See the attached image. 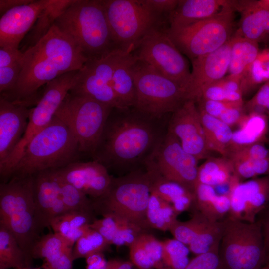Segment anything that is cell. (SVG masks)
Returning <instances> with one entry per match:
<instances>
[{
    "mask_svg": "<svg viewBox=\"0 0 269 269\" xmlns=\"http://www.w3.org/2000/svg\"><path fill=\"white\" fill-rule=\"evenodd\" d=\"M167 116L154 117L134 107L113 108L91 156L108 170L125 174L144 166L167 132Z\"/></svg>",
    "mask_w": 269,
    "mask_h": 269,
    "instance_id": "1",
    "label": "cell"
},
{
    "mask_svg": "<svg viewBox=\"0 0 269 269\" xmlns=\"http://www.w3.org/2000/svg\"><path fill=\"white\" fill-rule=\"evenodd\" d=\"M87 60L81 49L54 25L23 53L16 85L8 96L3 97L28 107L35 105L42 95V87L64 74L79 70Z\"/></svg>",
    "mask_w": 269,
    "mask_h": 269,
    "instance_id": "2",
    "label": "cell"
},
{
    "mask_svg": "<svg viewBox=\"0 0 269 269\" xmlns=\"http://www.w3.org/2000/svg\"><path fill=\"white\" fill-rule=\"evenodd\" d=\"M80 153L72 132L55 116L30 141L9 179L33 176L41 171L64 167L77 161Z\"/></svg>",
    "mask_w": 269,
    "mask_h": 269,
    "instance_id": "3",
    "label": "cell"
},
{
    "mask_svg": "<svg viewBox=\"0 0 269 269\" xmlns=\"http://www.w3.org/2000/svg\"><path fill=\"white\" fill-rule=\"evenodd\" d=\"M54 25L88 59L118 49L114 41L102 0H74Z\"/></svg>",
    "mask_w": 269,
    "mask_h": 269,
    "instance_id": "4",
    "label": "cell"
},
{
    "mask_svg": "<svg viewBox=\"0 0 269 269\" xmlns=\"http://www.w3.org/2000/svg\"><path fill=\"white\" fill-rule=\"evenodd\" d=\"M153 180V172L145 166L118 177L112 176L106 192L91 199L94 212L102 216H119L145 230L149 228L147 210Z\"/></svg>",
    "mask_w": 269,
    "mask_h": 269,
    "instance_id": "5",
    "label": "cell"
},
{
    "mask_svg": "<svg viewBox=\"0 0 269 269\" xmlns=\"http://www.w3.org/2000/svg\"><path fill=\"white\" fill-rule=\"evenodd\" d=\"M0 225L13 234L23 251L28 267L40 238L35 222L33 176L11 177L0 184Z\"/></svg>",
    "mask_w": 269,
    "mask_h": 269,
    "instance_id": "6",
    "label": "cell"
},
{
    "mask_svg": "<svg viewBox=\"0 0 269 269\" xmlns=\"http://www.w3.org/2000/svg\"><path fill=\"white\" fill-rule=\"evenodd\" d=\"M112 37L118 49L131 53L163 19L143 0H102Z\"/></svg>",
    "mask_w": 269,
    "mask_h": 269,
    "instance_id": "7",
    "label": "cell"
},
{
    "mask_svg": "<svg viewBox=\"0 0 269 269\" xmlns=\"http://www.w3.org/2000/svg\"><path fill=\"white\" fill-rule=\"evenodd\" d=\"M132 73L136 92L133 107L143 113L162 118L188 100L182 87L135 57Z\"/></svg>",
    "mask_w": 269,
    "mask_h": 269,
    "instance_id": "8",
    "label": "cell"
},
{
    "mask_svg": "<svg viewBox=\"0 0 269 269\" xmlns=\"http://www.w3.org/2000/svg\"><path fill=\"white\" fill-rule=\"evenodd\" d=\"M113 108L90 97L69 91L55 116L71 130L80 152L91 156Z\"/></svg>",
    "mask_w": 269,
    "mask_h": 269,
    "instance_id": "9",
    "label": "cell"
},
{
    "mask_svg": "<svg viewBox=\"0 0 269 269\" xmlns=\"http://www.w3.org/2000/svg\"><path fill=\"white\" fill-rule=\"evenodd\" d=\"M219 249L223 269H258L267 261L259 223L226 217Z\"/></svg>",
    "mask_w": 269,
    "mask_h": 269,
    "instance_id": "10",
    "label": "cell"
},
{
    "mask_svg": "<svg viewBox=\"0 0 269 269\" xmlns=\"http://www.w3.org/2000/svg\"><path fill=\"white\" fill-rule=\"evenodd\" d=\"M235 12L228 10L183 27H168L166 31L178 50L191 61L215 51L231 39Z\"/></svg>",
    "mask_w": 269,
    "mask_h": 269,
    "instance_id": "11",
    "label": "cell"
},
{
    "mask_svg": "<svg viewBox=\"0 0 269 269\" xmlns=\"http://www.w3.org/2000/svg\"><path fill=\"white\" fill-rule=\"evenodd\" d=\"M78 71L64 74L43 88L41 97L35 106L30 108L28 124L22 138L6 161L0 166V177L3 181L9 179L30 141L54 117L65 97L76 84Z\"/></svg>",
    "mask_w": 269,
    "mask_h": 269,
    "instance_id": "12",
    "label": "cell"
},
{
    "mask_svg": "<svg viewBox=\"0 0 269 269\" xmlns=\"http://www.w3.org/2000/svg\"><path fill=\"white\" fill-rule=\"evenodd\" d=\"M167 28L162 25L152 29L132 53L186 92L191 76L189 63L168 36Z\"/></svg>",
    "mask_w": 269,
    "mask_h": 269,
    "instance_id": "13",
    "label": "cell"
},
{
    "mask_svg": "<svg viewBox=\"0 0 269 269\" xmlns=\"http://www.w3.org/2000/svg\"><path fill=\"white\" fill-rule=\"evenodd\" d=\"M198 162L183 149L178 138L167 129L144 166L194 194L198 184Z\"/></svg>",
    "mask_w": 269,
    "mask_h": 269,
    "instance_id": "14",
    "label": "cell"
},
{
    "mask_svg": "<svg viewBox=\"0 0 269 269\" xmlns=\"http://www.w3.org/2000/svg\"><path fill=\"white\" fill-rule=\"evenodd\" d=\"M123 52L116 49L105 56L88 59L79 70L76 83L70 91L90 97L112 108H121L113 88L112 76Z\"/></svg>",
    "mask_w": 269,
    "mask_h": 269,
    "instance_id": "15",
    "label": "cell"
},
{
    "mask_svg": "<svg viewBox=\"0 0 269 269\" xmlns=\"http://www.w3.org/2000/svg\"><path fill=\"white\" fill-rule=\"evenodd\" d=\"M228 185L230 208L226 217L255 222L259 213L269 203V175L245 182L239 181L234 176Z\"/></svg>",
    "mask_w": 269,
    "mask_h": 269,
    "instance_id": "16",
    "label": "cell"
},
{
    "mask_svg": "<svg viewBox=\"0 0 269 269\" xmlns=\"http://www.w3.org/2000/svg\"><path fill=\"white\" fill-rule=\"evenodd\" d=\"M193 100H188L172 113L168 131L179 140L183 149L198 161L208 157L199 110Z\"/></svg>",
    "mask_w": 269,
    "mask_h": 269,
    "instance_id": "17",
    "label": "cell"
},
{
    "mask_svg": "<svg viewBox=\"0 0 269 269\" xmlns=\"http://www.w3.org/2000/svg\"><path fill=\"white\" fill-rule=\"evenodd\" d=\"M231 38L215 51L191 60L192 68L186 89L188 100L199 102L207 87L224 77L229 70Z\"/></svg>",
    "mask_w": 269,
    "mask_h": 269,
    "instance_id": "18",
    "label": "cell"
},
{
    "mask_svg": "<svg viewBox=\"0 0 269 269\" xmlns=\"http://www.w3.org/2000/svg\"><path fill=\"white\" fill-rule=\"evenodd\" d=\"M53 170L91 199L103 195L109 188L112 178L105 166L94 160L77 161Z\"/></svg>",
    "mask_w": 269,
    "mask_h": 269,
    "instance_id": "19",
    "label": "cell"
},
{
    "mask_svg": "<svg viewBox=\"0 0 269 269\" xmlns=\"http://www.w3.org/2000/svg\"><path fill=\"white\" fill-rule=\"evenodd\" d=\"M33 188L35 222L40 234L45 228L50 226L54 218L67 211L52 170L33 175Z\"/></svg>",
    "mask_w": 269,
    "mask_h": 269,
    "instance_id": "20",
    "label": "cell"
},
{
    "mask_svg": "<svg viewBox=\"0 0 269 269\" xmlns=\"http://www.w3.org/2000/svg\"><path fill=\"white\" fill-rule=\"evenodd\" d=\"M30 108L0 96V166L22 138L28 124Z\"/></svg>",
    "mask_w": 269,
    "mask_h": 269,
    "instance_id": "21",
    "label": "cell"
},
{
    "mask_svg": "<svg viewBox=\"0 0 269 269\" xmlns=\"http://www.w3.org/2000/svg\"><path fill=\"white\" fill-rule=\"evenodd\" d=\"M51 0H35L4 13L0 19V48L19 49L20 45Z\"/></svg>",
    "mask_w": 269,
    "mask_h": 269,
    "instance_id": "22",
    "label": "cell"
},
{
    "mask_svg": "<svg viewBox=\"0 0 269 269\" xmlns=\"http://www.w3.org/2000/svg\"><path fill=\"white\" fill-rule=\"evenodd\" d=\"M236 4L232 0H179L169 18V27H183L228 10L236 11Z\"/></svg>",
    "mask_w": 269,
    "mask_h": 269,
    "instance_id": "23",
    "label": "cell"
},
{
    "mask_svg": "<svg viewBox=\"0 0 269 269\" xmlns=\"http://www.w3.org/2000/svg\"><path fill=\"white\" fill-rule=\"evenodd\" d=\"M236 11L241 13L237 33L257 43H269V10L256 6L252 0H237Z\"/></svg>",
    "mask_w": 269,
    "mask_h": 269,
    "instance_id": "24",
    "label": "cell"
},
{
    "mask_svg": "<svg viewBox=\"0 0 269 269\" xmlns=\"http://www.w3.org/2000/svg\"><path fill=\"white\" fill-rule=\"evenodd\" d=\"M95 219L90 225L110 244L130 246L144 229L125 219L107 215Z\"/></svg>",
    "mask_w": 269,
    "mask_h": 269,
    "instance_id": "25",
    "label": "cell"
},
{
    "mask_svg": "<svg viewBox=\"0 0 269 269\" xmlns=\"http://www.w3.org/2000/svg\"><path fill=\"white\" fill-rule=\"evenodd\" d=\"M134 60L133 53L124 51L117 59L113 70L112 86L121 108L134 105L136 92L132 73Z\"/></svg>",
    "mask_w": 269,
    "mask_h": 269,
    "instance_id": "26",
    "label": "cell"
},
{
    "mask_svg": "<svg viewBox=\"0 0 269 269\" xmlns=\"http://www.w3.org/2000/svg\"><path fill=\"white\" fill-rule=\"evenodd\" d=\"M268 116L262 114L246 113L238 124L240 128L233 133L228 151L251 144L264 143L268 131Z\"/></svg>",
    "mask_w": 269,
    "mask_h": 269,
    "instance_id": "27",
    "label": "cell"
},
{
    "mask_svg": "<svg viewBox=\"0 0 269 269\" xmlns=\"http://www.w3.org/2000/svg\"><path fill=\"white\" fill-rule=\"evenodd\" d=\"M74 0H51L40 13L34 24L21 42L19 50L24 53L44 37L54 25L57 19Z\"/></svg>",
    "mask_w": 269,
    "mask_h": 269,
    "instance_id": "28",
    "label": "cell"
},
{
    "mask_svg": "<svg viewBox=\"0 0 269 269\" xmlns=\"http://www.w3.org/2000/svg\"><path fill=\"white\" fill-rule=\"evenodd\" d=\"M193 206L210 221H221L230 208L228 193L218 194L214 187L198 183L195 191Z\"/></svg>",
    "mask_w": 269,
    "mask_h": 269,
    "instance_id": "29",
    "label": "cell"
},
{
    "mask_svg": "<svg viewBox=\"0 0 269 269\" xmlns=\"http://www.w3.org/2000/svg\"><path fill=\"white\" fill-rule=\"evenodd\" d=\"M198 108L208 150L225 157L233 136L231 127L210 115L201 107L198 106Z\"/></svg>",
    "mask_w": 269,
    "mask_h": 269,
    "instance_id": "30",
    "label": "cell"
},
{
    "mask_svg": "<svg viewBox=\"0 0 269 269\" xmlns=\"http://www.w3.org/2000/svg\"><path fill=\"white\" fill-rule=\"evenodd\" d=\"M95 219L94 213L68 211L54 218L50 226L54 233L63 237L74 246Z\"/></svg>",
    "mask_w": 269,
    "mask_h": 269,
    "instance_id": "31",
    "label": "cell"
},
{
    "mask_svg": "<svg viewBox=\"0 0 269 269\" xmlns=\"http://www.w3.org/2000/svg\"><path fill=\"white\" fill-rule=\"evenodd\" d=\"M150 170L154 174L151 191L170 204L178 215L193 206L195 198L193 193L181 185L167 180L154 171Z\"/></svg>",
    "mask_w": 269,
    "mask_h": 269,
    "instance_id": "32",
    "label": "cell"
},
{
    "mask_svg": "<svg viewBox=\"0 0 269 269\" xmlns=\"http://www.w3.org/2000/svg\"><path fill=\"white\" fill-rule=\"evenodd\" d=\"M229 75L242 78L260 52L258 43L245 38L236 32L231 38Z\"/></svg>",
    "mask_w": 269,
    "mask_h": 269,
    "instance_id": "33",
    "label": "cell"
},
{
    "mask_svg": "<svg viewBox=\"0 0 269 269\" xmlns=\"http://www.w3.org/2000/svg\"><path fill=\"white\" fill-rule=\"evenodd\" d=\"M233 176L232 163L222 156L208 158L198 168V183L214 187L229 185Z\"/></svg>",
    "mask_w": 269,
    "mask_h": 269,
    "instance_id": "34",
    "label": "cell"
},
{
    "mask_svg": "<svg viewBox=\"0 0 269 269\" xmlns=\"http://www.w3.org/2000/svg\"><path fill=\"white\" fill-rule=\"evenodd\" d=\"M178 215L170 204L151 191L146 216L149 228L169 231L178 220Z\"/></svg>",
    "mask_w": 269,
    "mask_h": 269,
    "instance_id": "35",
    "label": "cell"
},
{
    "mask_svg": "<svg viewBox=\"0 0 269 269\" xmlns=\"http://www.w3.org/2000/svg\"><path fill=\"white\" fill-rule=\"evenodd\" d=\"M28 267L25 254L13 234L0 225V268Z\"/></svg>",
    "mask_w": 269,
    "mask_h": 269,
    "instance_id": "36",
    "label": "cell"
},
{
    "mask_svg": "<svg viewBox=\"0 0 269 269\" xmlns=\"http://www.w3.org/2000/svg\"><path fill=\"white\" fill-rule=\"evenodd\" d=\"M212 222L213 221L195 210L190 219L182 222L177 220L169 231L174 239L188 246L203 233Z\"/></svg>",
    "mask_w": 269,
    "mask_h": 269,
    "instance_id": "37",
    "label": "cell"
},
{
    "mask_svg": "<svg viewBox=\"0 0 269 269\" xmlns=\"http://www.w3.org/2000/svg\"><path fill=\"white\" fill-rule=\"evenodd\" d=\"M58 185L61 198L68 211L94 213L91 199L59 176L52 170Z\"/></svg>",
    "mask_w": 269,
    "mask_h": 269,
    "instance_id": "38",
    "label": "cell"
},
{
    "mask_svg": "<svg viewBox=\"0 0 269 269\" xmlns=\"http://www.w3.org/2000/svg\"><path fill=\"white\" fill-rule=\"evenodd\" d=\"M74 246L63 237L55 233L40 236L34 245L32 251L34 259L50 260L69 250Z\"/></svg>",
    "mask_w": 269,
    "mask_h": 269,
    "instance_id": "39",
    "label": "cell"
},
{
    "mask_svg": "<svg viewBox=\"0 0 269 269\" xmlns=\"http://www.w3.org/2000/svg\"><path fill=\"white\" fill-rule=\"evenodd\" d=\"M269 80V49L260 51L241 78V88L246 93Z\"/></svg>",
    "mask_w": 269,
    "mask_h": 269,
    "instance_id": "40",
    "label": "cell"
},
{
    "mask_svg": "<svg viewBox=\"0 0 269 269\" xmlns=\"http://www.w3.org/2000/svg\"><path fill=\"white\" fill-rule=\"evenodd\" d=\"M109 245L98 232L90 227L74 244L72 251L73 259L74 261L103 253Z\"/></svg>",
    "mask_w": 269,
    "mask_h": 269,
    "instance_id": "41",
    "label": "cell"
},
{
    "mask_svg": "<svg viewBox=\"0 0 269 269\" xmlns=\"http://www.w3.org/2000/svg\"><path fill=\"white\" fill-rule=\"evenodd\" d=\"M161 242L162 260L168 269H185L189 262V249L176 239H168Z\"/></svg>",
    "mask_w": 269,
    "mask_h": 269,
    "instance_id": "42",
    "label": "cell"
},
{
    "mask_svg": "<svg viewBox=\"0 0 269 269\" xmlns=\"http://www.w3.org/2000/svg\"><path fill=\"white\" fill-rule=\"evenodd\" d=\"M233 174L239 181L269 175V157L232 163Z\"/></svg>",
    "mask_w": 269,
    "mask_h": 269,
    "instance_id": "43",
    "label": "cell"
},
{
    "mask_svg": "<svg viewBox=\"0 0 269 269\" xmlns=\"http://www.w3.org/2000/svg\"><path fill=\"white\" fill-rule=\"evenodd\" d=\"M22 62L23 58L0 66V96L7 97L14 89L22 69Z\"/></svg>",
    "mask_w": 269,
    "mask_h": 269,
    "instance_id": "44",
    "label": "cell"
},
{
    "mask_svg": "<svg viewBox=\"0 0 269 269\" xmlns=\"http://www.w3.org/2000/svg\"><path fill=\"white\" fill-rule=\"evenodd\" d=\"M269 157V150L264 143H258L229 150L225 157L233 163Z\"/></svg>",
    "mask_w": 269,
    "mask_h": 269,
    "instance_id": "45",
    "label": "cell"
},
{
    "mask_svg": "<svg viewBox=\"0 0 269 269\" xmlns=\"http://www.w3.org/2000/svg\"><path fill=\"white\" fill-rule=\"evenodd\" d=\"M201 99L233 102L243 104V94L230 92L218 81L207 87L203 92Z\"/></svg>",
    "mask_w": 269,
    "mask_h": 269,
    "instance_id": "46",
    "label": "cell"
},
{
    "mask_svg": "<svg viewBox=\"0 0 269 269\" xmlns=\"http://www.w3.org/2000/svg\"><path fill=\"white\" fill-rule=\"evenodd\" d=\"M245 112H254L269 117V80L264 83L255 95L244 105Z\"/></svg>",
    "mask_w": 269,
    "mask_h": 269,
    "instance_id": "47",
    "label": "cell"
},
{
    "mask_svg": "<svg viewBox=\"0 0 269 269\" xmlns=\"http://www.w3.org/2000/svg\"><path fill=\"white\" fill-rule=\"evenodd\" d=\"M185 269H223L218 252H208L196 255Z\"/></svg>",
    "mask_w": 269,
    "mask_h": 269,
    "instance_id": "48",
    "label": "cell"
},
{
    "mask_svg": "<svg viewBox=\"0 0 269 269\" xmlns=\"http://www.w3.org/2000/svg\"><path fill=\"white\" fill-rule=\"evenodd\" d=\"M144 3L153 13L163 19L166 16L168 21L170 15L177 6L179 0H143Z\"/></svg>",
    "mask_w": 269,
    "mask_h": 269,
    "instance_id": "49",
    "label": "cell"
},
{
    "mask_svg": "<svg viewBox=\"0 0 269 269\" xmlns=\"http://www.w3.org/2000/svg\"><path fill=\"white\" fill-rule=\"evenodd\" d=\"M198 102L199 103V106L207 113L217 118L230 108L244 106V104L211 100L201 99Z\"/></svg>",
    "mask_w": 269,
    "mask_h": 269,
    "instance_id": "50",
    "label": "cell"
},
{
    "mask_svg": "<svg viewBox=\"0 0 269 269\" xmlns=\"http://www.w3.org/2000/svg\"><path fill=\"white\" fill-rule=\"evenodd\" d=\"M256 221L261 226L267 258V254L269 253V203L259 213Z\"/></svg>",
    "mask_w": 269,
    "mask_h": 269,
    "instance_id": "51",
    "label": "cell"
},
{
    "mask_svg": "<svg viewBox=\"0 0 269 269\" xmlns=\"http://www.w3.org/2000/svg\"><path fill=\"white\" fill-rule=\"evenodd\" d=\"M35 0H0V17L9 10L23 5L28 4Z\"/></svg>",
    "mask_w": 269,
    "mask_h": 269,
    "instance_id": "52",
    "label": "cell"
},
{
    "mask_svg": "<svg viewBox=\"0 0 269 269\" xmlns=\"http://www.w3.org/2000/svg\"><path fill=\"white\" fill-rule=\"evenodd\" d=\"M134 265L131 262H123L117 269H133Z\"/></svg>",
    "mask_w": 269,
    "mask_h": 269,
    "instance_id": "53",
    "label": "cell"
},
{
    "mask_svg": "<svg viewBox=\"0 0 269 269\" xmlns=\"http://www.w3.org/2000/svg\"><path fill=\"white\" fill-rule=\"evenodd\" d=\"M258 269H269V263H266L264 266Z\"/></svg>",
    "mask_w": 269,
    "mask_h": 269,
    "instance_id": "54",
    "label": "cell"
},
{
    "mask_svg": "<svg viewBox=\"0 0 269 269\" xmlns=\"http://www.w3.org/2000/svg\"><path fill=\"white\" fill-rule=\"evenodd\" d=\"M17 269H41V267H39V268L23 267V268H21Z\"/></svg>",
    "mask_w": 269,
    "mask_h": 269,
    "instance_id": "55",
    "label": "cell"
},
{
    "mask_svg": "<svg viewBox=\"0 0 269 269\" xmlns=\"http://www.w3.org/2000/svg\"><path fill=\"white\" fill-rule=\"evenodd\" d=\"M269 263V253L267 254V261H266V263Z\"/></svg>",
    "mask_w": 269,
    "mask_h": 269,
    "instance_id": "56",
    "label": "cell"
},
{
    "mask_svg": "<svg viewBox=\"0 0 269 269\" xmlns=\"http://www.w3.org/2000/svg\"><path fill=\"white\" fill-rule=\"evenodd\" d=\"M135 268H136L135 269H139V268H137L136 267H135Z\"/></svg>",
    "mask_w": 269,
    "mask_h": 269,
    "instance_id": "57",
    "label": "cell"
},
{
    "mask_svg": "<svg viewBox=\"0 0 269 269\" xmlns=\"http://www.w3.org/2000/svg\"><path fill=\"white\" fill-rule=\"evenodd\" d=\"M0 269H6L3 268H0Z\"/></svg>",
    "mask_w": 269,
    "mask_h": 269,
    "instance_id": "58",
    "label": "cell"
}]
</instances>
